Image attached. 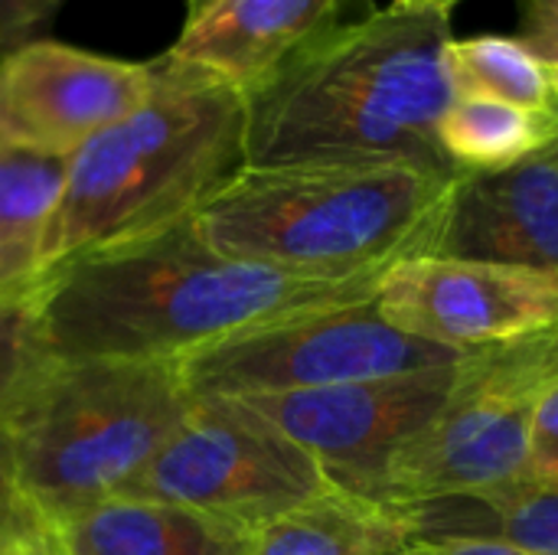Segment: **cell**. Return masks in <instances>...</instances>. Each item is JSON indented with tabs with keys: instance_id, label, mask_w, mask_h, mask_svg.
Wrapping results in <instances>:
<instances>
[{
	"instance_id": "6da1fadb",
	"label": "cell",
	"mask_w": 558,
	"mask_h": 555,
	"mask_svg": "<svg viewBox=\"0 0 558 555\" xmlns=\"http://www.w3.org/2000/svg\"><path fill=\"white\" fill-rule=\"evenodd\" d=\"M383 272L307 275L219 255L193 216L78 252L36 281L56 360H183L226 337L376 298Z\"/></svg>"
},
{
	"instance_id": "7a4b0ae2",
	"label": "cell",
	"mask_w": 558,
	"mask_h": 555,
	"mask_svg": "<svg viewBox=\"0 0 558 555\" xmlns=\"http://www.w3.org/2000/svg\"><path fill=\"white\" fill-rule=\"evenodd\" d=\"M451 13L399 0L294 56L245 95V164H409L458 177L441 150L454 101Z\"/></svg>"
},
{
	"instance_id": "3957f363",
	"label": "cell",
	"mask_w": 558,
	"mask_h": 555,
	"mask_svg": "<svg viewBox=\"0 0 558 555\" xmlns=\"http://www.w3.org/2000/svg\"><path fill=\"white\" fill-rule=\"evenodd\" d=\"M154 65V92L65 160L43 275L78 252L193 216L245 167V95L167 56Z\"/></svg>"
},
{
	"instance_id": "277c9868",
	"label": "cell",
	"mask_w": 558,
	"mask_h": 555,
	"mask_svg": "<svg viewBox=\"0 0 558 555\" xmlns=\"http://www.w3.org/2000/svg\"><path fill=\"white\" fill-rule=\"evenodd\" d=\"M454 180L409 164H245L193 226L242 262L307 275L386 272L432 252Z\"/></svg>"
},
{
	"instance_id": "5b68a950",
	"label": "cell",
	"mask_w": 558,
	"mask_h": 555,
	"mask_svg": "<svg viewBox=\"0 0 558 555\" xmlns=\"http://www.w3.org/2000/svg\"><path fill=\"white\" fill-rule=\"evenodd\" d=\"M193 402L180 360H56L3 425L46 527L128 494Z\"/></svg>"
},
{
	"instance_id": "8992f818",
	"label": "cell",
	"mask_w": 558,
	"mask_h": 555,
	"mask_svg": "<svg viewBox=\"0 0 558 555\" xmlns=\"http://www.w3.org/2000/svg\"><path fill=\"white\" fill-rule=\"evenodd\" d=\"M558 383V330L461 357L432 422L383 468L369 500L409 510L523 478L530 425Z\"/></svg>"
},
{
	"instance_id": "52a82bcc",
	"label": "cell",
	"mask_w": 558,
	"mask_h": 555,
	"mask_svg": "<svg viewBox=\"0 0 558 555\" xmlns=\"http://www.w3.org/2000/svg\"><path fill=\"white\" fill-rule=\"evenodd\" d=\"M330 487L320 461L255 406L196 396L186 419L121 497L177 504L258 533Z\"/></svg>"
},
{
	"instance_id": "ba28073f",
	"label": "cell",
	"mask_w": 558,
	"mask_h": 555,
	"mask_svg": "<svg viewBox=\"0 0 558 555\" xmlns=\"http://www.w3.org/2000/svg\"><path fill=\"white\" fill-rule=\"evenodd\" d=\"M461 353L415 340L373 301L298 314L209 343L180 360L193 396L265 399L317 393L458 363Z\"/></svg>"
},
{
	"instance_id": "9c48e42d",
	"label": "cell",
	"mask_w": 558,
	"mask_h": 555,
	"mask_svg": "<svg viewBox=\"0 0 558 555\" xmlns=\"http://www.w3.org/2000/svg\"><path fill=\"white\" fill-rule=\"evenodd\" d=\"M373 304L396 330L468 357L558 330V275L409 255L383 272Z\"/></svg>"
},
{
	"instance_id": "30bf717a",
	"label": "cell",
	"mask_w": 558,
	"mask_h": 555,
	"mask_svg": "<svg viewBox=\"0 0 558 555\" xmlns=\"http://www.w3.org/2000/svg\"><path fill=\"white\" fill-rule=\"evenodd\" d=\"M154 85V59L131 62L56 39H26L0 56V144L69 160L134 111Z\"/></svg>"
},
{
	"instance_id": "8fae6325",
	"label": "cell",
	"mask_w": 558,
	"mask_h": 555,
	"mask_svg": "<svg viewBox=\"0 0 558 555\" xmlns=\"http://www.w3.org/2000/svg\"><path fill=\"white\" fill-rule=\"evenodd\" d=\"M458 363L245 402L311 451L333 487L369 500L389 458L441 409Z\"/></svg>"
},
{
	"instance_id": "7c38bea8",
	"label": "cell",
	"mask_w": 558,
	"mask_h": 555,
	"mask_svg": "<svg viewBox=\"0 0 558 555\" xmlns=\"http://www.w3.org/2000/svg\"><path fill=\"white\" fill-rule=\"evenodd\" d=\"M376 10V0H186L163 56L248 95L294 56Z\"/></svg>"
},
{
	"instance_id": "4fadbf2b",
	"label": "cell",
	"mask_w": 558,
	"mask_h": 555,
	"mask_svg": "<svg viewBox=\"0 0 558 555\" xmlns=\"http://www.w3.org/2000/svg\"><path fill=\"white\" fill-rule=\"evenodd\" d=\"M428 255L558 275V137L513 167L458 173Z\"/></svg>"
},
{
	"instance_id": "5bb4252c",
	"label": "cell",
	"mask_w": 558,
	"mask_h": 555,
	"mask_svg": "<svg viewBox=\"0 0 558 555\" xmlns=\"http://www.w3.org/2000/svg\"><path fill=\"white\" fill-rule=\"evenodd\" d=\"M62 555H248L252 533L196 510L111 497L49 530Z\"/></svg>"
},
{
	"instance_id": "9a60e30c",
	"label": "cell",
	"mask_w": 558,
	"mask_h": 555,
	"mask_svg": "<svg viewBox=\"0 0 558 555\" xmlns=\"http://www.w3.org/2000/svg\"><path fill=\"white\" fill-rule=\"evenodd\" d=\"M402 514L412 540L474 536L536 555H558V481H510L490 491L418 504Z\"/></svg>"
},
{
	"instance_id": "2e32d148",
	"label": "cell",
	"mask_w": 558,
	"mask_h": 555,
	"mask_svg": "<svg viewBox=\"0 0 558 555\" xmlns=\"http://www.w3.org/2000/svg\"><path fill=\"white\" fill-rule=\"evenodd\" d=\"M409 540L402 510L330 487L252 533L248 555H386Z\"/></svg>"
},
{
	"instance_id": "e0dca14e",
	"label": "cell",
	"mask_w": 558,
	"mask_h": 555,
	"mask_svg": "<svg viewBox=\"0 0 558 555\" xmlns=\"http://www.w3.org/2000/svg\"><path fill=\"white\" fill-rule=\"evenodd\" d=\"M65 160L16 147L0 150V291L33 288L43 245L62 200Z\"/></svg>"
},
{
	"instance_id": "ac0fdd59",
	"label": "cell",
	"mask_w": 558,
	"mask_h": 555,
	"mask_svg": "<svg viewBox=\"0 0 558 555\" xmlns=\"http://www.w3.org/2000/svg\"><path fill=\"white\" fill-rule=\"evenodd\" d=\"M441 150L458 173L504 170L558 137V111L539 114L507 101L454 95L441 118Z\"/></svg>"
},
{
	"instance_id": "d6986e66",
	"label": "cell",
	"mask_w": 558,
	"mask_h": 555,
	"mask_svg": "<svg viewBox=\"0 0 558 555\" xmlns=\"http://www.w3.org/2000/svg\"><path fill=\"white\" fill-rule=\"evenodd\" d=\"M454 95L507 101L526 111L556 114L558 101L549 65L539 62L517 36H468L448 49Z\"/></svg>"
},
{
	"instance_id": "ffe728a7",
	"label": "cell",
	"mask_w": 558,
	"mask_h": 555,
	"mask_svg": "<svg viewBox=\"0 0 558 555\" xmlns=\"http://www.w3.org/2000/svg\"><path fill=\"white\" fill-rule=\"evenodd\" d=\"M52 366L56 353L43 327L36 285L0 291V425L13 419Z\"/></svg>"
},
{
	"instance_id": "44dd1931",
	"label": "cell",
	"mask_w": 558,
	"mask_h": 555,
	"mask_svg": "<svg viewBox=\"0 0 558 555\" xmlns=\"http://www.w3.org/2000/svg\"><path fill=\"white\" fill-rule=\"evenodd\" d=\"M43 536H49V527L39 517V510L29 504L16 478L10 438H7V429L0 425V555L16 553Z\"/></svg>"
},
{
	"instance_id": "7402d4cb",
	"label": "cell",
	"mask_w": 558,
	"mask_h": 555,
	"mask_svg": "<svg viewBox=\"0 0 558 555\" xmlns=\"http://www.w3.org/2000/svg\"><path fill=\"white\" fill-rule=\"evenodd\" d=\"M520 481H539V484L558 481V383L536 406Z\"/></svg>"
},
{
	"instance_id": "603a6c76",
	"label": "cell",
	"mask_w": 558,
	"mask_h": 555,
	"mask_svg": "<svg viewBox=\"0 0 558 555\" xmlns=\"http://www.w3.org/2000/svg\"><path fill=\"white\" fill-rule=\"evenodd\" d=\"M517 39L549 69L558 65V0H517Z\"/></svg>"
},
{
	"instance_id": "cb8c5ba5",
	"label": "cell",
	"mask_w": 558,
	"mask_h": 555,
	"mask_svg": "<svg viewBox=\"0 0 558 555\" xmlns=\"http://www.w3.org/2000/svg\"><path fill=\"white\" fill-rule=\"evenodd\" d=\"M62 3L65 0H0V56L33 39V33L43 29Z\"/></svg>"
},
{
	"instance_id": "d4e9b609",
	"label": "cell",
	"mask_w": 558,
	"mask_h": 555,
	"mask_svg": "<svg viewBox=\"0 0 558 555\" xmlns=\"http://www.w3.org/2000/svg\"><path fill=\"white\" fill-rule=\"evenodd\" d=\"M402 555H536L500 543V540H474V536H445V540H409Z\"/></svg>"
},
{
	"instance_id": "484cf974",
	"label": "cell",
	"mask_w": 558,
	"mask_h": 555,
	"mask_svg": "<svg viewBox=\"0 0 558 555\" xmlns=\"http://www.w3.org/2000/svg\"><path fill=\"white\" fill-rule=\"evenodd\" d=\"M405 7H415V10H438V13H451L461 0H399Z\"/></svg>"
},
{
	"instance_id": "4316f807",
	"label": "cell",
	"mask_w": 558,
	"mask_h": 555,
	"mask_svg": "<svg viewBox=\"0 0 558 555\" xmlns=\"http://www.w3.org/2000/svg\"><path fill=\"white\" fill-rule=\"evenodd\" d=\"M10 555H62L56 550V543H52V536H43V540H36V543H29V546H23V550H16V553Z\"/></svg>"
},
{
	"instance_id": "83f0119b",
	"label": "cell",
	"mask_w": 558,
	"mask_h": 555,
	"mask_svg": "<svg viewBox=\"0 0 558 555\" xmlns=\"http://www.w3.org/2000/svg\"><path fill=\"white\" fill-rule=\"evenodd\" d=\"M549 79H553V92H556V101H558V65L549 69Z\"/></svg>"
},
{
	"instance_id": "f1b7e54d",
	"label": "cell",
	"mask_w": 558,
	"mask_h": 555,
	"mask_svg": "<svg viewBox=\"0 0 558 555\" xmlns=\"http://www.w3.org/2000/svg\"><path fill=\"white\" fill-rule=\"evenodd\" d=\"M386 555H402V550H399V553H386Z\"/></svg>"
},
{
	"instance_id": "f546056e",
	"label": "cell",
	"mask_w": 558,
	"mask_h": 555,
	"mask_svg": "<svg viewBox=\"0 0 558 555\" xmlns=\"http://www.w3.org/2000/svg\"><path fill=\"white\" fill-rule=\"evenodd\" d=\"M0 150H3V144H0Z\"/></svg>"
}]
</instances>
